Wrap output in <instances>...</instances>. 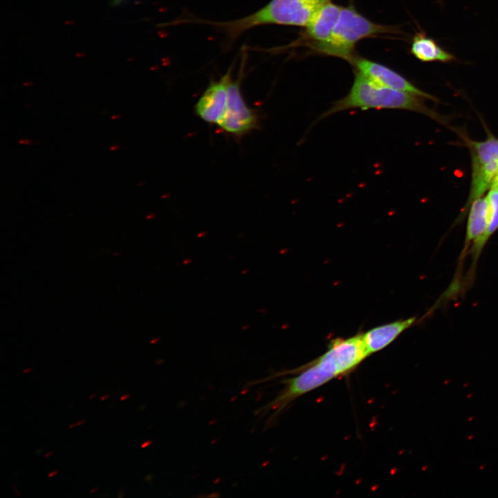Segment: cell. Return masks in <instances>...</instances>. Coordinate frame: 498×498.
I'll return each mask as SVG.
<instances>
[{"mask_svg": "<svg viewBox=\"0 0 498 498\" xmlns=\"http://www.w3.org/2000/svg\"><path fill=\"white\" fill-rule=\"evenodd\" d=\"M325 0H271L256 12L234 20L201 23L211 25L234 41L246 31L263 25L306 27Z\"/></svg>", "mask_w": 498, "mask_h": 498, "instance_id": "cell-2", "label": "cell"}, {"mask_svg": "<svg viewBox=\"0 0 498 498\" xmlns=\"http://www.w3.org/2000/svg\"><path fill=\"white\" fill-rule=\"evenodd\" d=\"M85 422H86L85 420H81V421H78V422L75 423V426H79V425H80L81 424H83V423H85Z\"/></svg>", "mask_w": 498, "mask_h": 498, "instance_id": "cell-16", "label": "cell"}, {"mask_svg": "<svg viewBox=\"0 0 498 498\" xmlns=\"http://www.w3.org/2000/svg\"><path fill=\"white\" fill-rule=\"evenodd\" d=\"M123 494H124V492H123V491H122V492H120V493H119V495H118V497H120H120H124V495H123Z\"/></svg>", "mask_w": 498, "mask_h": 498, "instance_id": "cell-25", "label": "cell"}, {"mask_svg": "<svg viewBox=\"0 0 498 498\" xmlns=\"http://www.w3.org/2000/svg\"><path fill=\"white\" fill-rule=\"evenodd\" d=\"M410 53L423 62L448 63L455 59L452 54L442 48L432 38L423 32L414 35Z\"/></svg>", "mask_w": 498, "mask_h": 498, "instance_id": "cell-11", "label": "cell"}, {"mask_svg": "<svg viewBox=\"0 0 498 498\" xmlns=\"http://www.w3.org/2000/svg\"><path fill=\"white\" fill-rule=\"evenodd\" d=\"M471 165L470 190L465 208V211L473 201L481 197L488 189L491 188L492 183L498 174V160L485 165L475 163H471Z\"/></svg>", "mask_w": 498, "mask_h": 498, "instance_id": "cell-12", "label": "cell"}, {"mask_svg": "<svg viewBox=\"0 0 498 498\" xmlns=\"http://www.w3.org/2000/svg\"><path fill=\"white\" fill-rule=\"evenodd\" d=\"M113 117H111V119H114V118H119V116H118V115H113Z\"/></svg>", "mask_w": 498, "mask_h": 498, "instance_id": "cell-28", "label": "cell"}, {"mask_svg": "<svg viewBox=\"0 0 498 498\" xmlns=\"http://www.w3.org/2000/svg\"><path fill=\"white\" fill-rule=\"evenodd\" d=\"M355 72L354 80L349 93L344 97L333 102L331 107L319 117L318 120L352 109H375L414 111L445 123L441 116L425 104V98L412 93L384 86Z\"/></svg>", "mask_w": 498, "mask_h": 498, "instance_id": "cell-1", "label": "cell"}, {"mask_svg": "<svg viewBox=\"0 0 498 498\" xmlns=\"http://www.w3.org/2000/svg\"><path fill=\"white\" fill-rule=\"evenodd\" d=\"M42 451H43V449H41V450H37L35 452V454H38V453L39 454Z\"/></svg>", "mask_w": 498, "mask_h": 498, "instance_id": "cell-27", "label": "cell"}, {"mask_svg": "<svg viewBox=\"0 0 498 498\" xmlns=\"http://www.w3.org/2000/svg\"><path fill=\"white\" fill-rule=\"evenodd\" d=\"M471 154V163L485 165L498 160V138L490 135L483 141L464 138Z\"/></svg>", "mask_w": 498, "mask_h": 498, "instance_id": "cell-13", "label": "cell"}, {"mask_svg": "<svg viewBox=\"0 0 498 498\" xmlns=\"http://www.w3.org/2000/svg\"><path fill=\"white\" fill-rule=\"evenodd\" d=\"M342 7L325 0L317 9L308 24L306 26L304 39L308 46L327 41L338 19Z\"/></svg>", "mask_w": 498, "mask_h": 498, "instance_id": "cell-9", "label": "cell"}, {"mask_svg": "<svg viewBox=\"0 0 498 498\" xmlns=\"http://www.w3.org/2000/svg\"><path fill=\"white\" fill-rule=\"evenodd\" d=\"M230 68L219 80L212 82L194 106V111L203 121L219 124L226 111L228 88L232 77Z\"/></svg>", "mask_w": 498, "mask_h": 498, "instance_id": "cell-7", "label": "cell"}, {"mask_svg": "<svg viewBox=\"0 0 498 498\" xmlns=\"http://www.w3.org/2000/svg\"><path fill=\"white\" fill-rule=\"evenodd\" d=\"M491 187L498 189V174L495 177Z\"/></svg>", "mask_w": 498, "mask_h": 498, "instance_id": "cell-15", "label": "cell"}, {"mask_svg": "<svg viewBox=\"0 0 498 498\" xmlns=\"http://www.w3.org/2000/svg\"><path fill=\"white\" fill-rule=\"evenodd\" d=\"M129 397V394H124V395H123V396H121L120 400H124L127 399Z\"/></svg>", "mask_w": 498, "mask_h": 498, "instance_id": "cell-18", "label": "cell"}, {"mask_svg": "<svg viewBox=\"0 0 498 498\" xmlns=\"http://www.w3.org/2000/svg\"><path fill=\"white\" fill-rule=\"evenodd\" d=\"M348 62L353 66L355 71L378 84L437 101L435 97L418 88L399 73L382 64L356 55Z\"/></svg>", "mask_w": 498, "mask_h": 498, "instance_id": "cell-6", "label": "cell"}, {"mask_svg": "<svg viewBox=\"0 0 498 498\" xmlns=\"http://www.w3.org/2000/svg\"><path fill=\"white\" fill-rule=\"evenodd\" d=\"M110 149H111V150H117L118 149V147L116 145V146L111 147Z\"/></svg>", "mask_w": 498, "mask_h": 498, "instance_id": "cell-24", "label": "cell"}, {"mask_svg": "<svg viewBox=\"0 0 498 498\" xmlns=\"http://www.w3.org/2000/svg\"><path fill=\"white\" fill-rule=\"evenodd\" d=\"M57 470L53 471V472H50V473L48 474V477H53L54 474H57Z\"/></svg>", "mask_w": 498, "mask_h": 498, "instance_id": "cell-19", "label": "cell"}, {"mask_svg": "<svg viewBox=\"0 0 498 498\" xmlns=\"http://www.w3.org/2000/svg\"><path fill=\"white\" fill-rule=\"evenodd\" d=\"M53 454V451L48 452H47V453L44 455V456H45L46 458H47L48 456L52 455Z\"/></svg>", "mask_w": 498, "mask_h": 498, "instance_id": "cell-22", "label": "cell"}, {"mask_svg": "<svg viewBox=\"0 0 498 498\" xmlns=\"http://www.w3.org/2000/svg\"><path fill=\"white\" fill-rule=\"evenodd\" d=\"M488 201L486 196L480 197L470 203L465 239L464 251L472 244L470 252L474 261L485 246L483 239L488 230Z\"/></svg>", "mask_w": 498, "mask_h": 498, "instance_id": "cell-8", "label": "cell"}, {"mask_svg": "<svg viewBox=\"0 0 498 498\" xmlns=\"http://www.w3.org/2000/svg\"><path fill=\"white\" fill-rule=\"evenodd\" d=\"M393 26L374 23L360 14L353 6L342 7L330 38L308 46L320 53L349 61L356 44L361 39L381 34L398 33Z\"/></svg>", "mask_w": 498, "mask_h": 498, "instance_id": "cell-3", "label": "cell"}, {"mask_svg": "<svg viewBox=\"0 0 498 498\" xmlns=\"http://www.w3.org/2000/svg\"><path fill=\"white\" fill-rule=\"evenodd\" d=\"M98 487L93 488L92 490H90L89 493L91 494V493L94 492L95 490H98Z\"/></svg>", "mask_w": 498, "mask_h": 498, "instance_id": "cell-23", "label": "cell"}, {"mask_svg": "<svg viewBox=\"0 0 498 498\" xmlns=\"http://www.w3.org/2000/svg\"><path fill=\"white\" fill-rule=\"evenodd\" d=\"M96 395H97V393L93 394H91L90 396H89V398L91 399V398L96 396Z\"/></svg>", "mask_w": 498, "mask_h": 498, "instance_id": "cell-26", "label": "cell"}, {"mask_svg": "<svg viewBox=\"0 0 498 498\" xmlns=\"http://www.w3.org/2000/svg\"><path fill=\"white\" fill-rule=\"evenodd\" d=\"M33 368L32 367H28V368H26V369H25L23 371V373H24V374H26V373H28V372H30V371L33 370Z\"/></svg>", "mask_w": 498, "mask_h": 498, "instance_id": "cell-17", "label": "cell"}, {"mask_svg": "<svg viewBox=\"0 0 498 498\" xmlns=\"http://www.w3.org/2000/svg\"><path fill=\"white\" fill-rule=\"evenodd\" d=\"M486 199L488 203L489 223L483 239L484 245L498 229V189L491 187Z\"/></svg>", "mask_w": 498, "mask_h": 498, "instance_id": "cell-14", "label": "cell"}, {"mask_svg": "<svg viewBox=\"0 0 498 498\" xmlns=\"http://www.w3.org/2000/svg\"><path fill=\"white\" fill-rule=\"evenodd\" d=\"M109 397V394L104 395V396H102L100 398V400H105V399L108 398Z\"/></svg>", "mask_w": 498, "mask_h": 498, "instance_id": "cell-20", "label": "cell"}, {"mask_svg": "<svg viewBox=\"0 0 498 498\" xmlns=\"http://www.w3.org/2000/svg\"><path fill=\"white\" fill-rule=\"evenodd\" d=\"M241 71L238 77H232L228 84V101L225 116L219 126L226 133L241 137L259 127V118L257 111L246 102L241 91Z\"/></svg>", "mask_w": 498, "mask_h": 498, "instance_id": "cell-5", "label": "cell"}, {"mask_svg": "<svg viewBox=\"0 0 498 498\" xmlns=\"http://www.w3.org/2000/svg\"><path fill=\"white\" fill-rule=\"evenodd\" d=\"M290 373L298 375L282 381L284 387L277 396L255 412L259 418L269 415L266 427L294 400L338 378L333 366L320 356L306 366L285 372L286 374Z\"/></svg>", "mask_w": 498, "mask_h": 498, "instance_id": "cell-4", "label": "cell"}, {"mask_svg": "<svg viewBox=\"0 0 498 498\" xmlns=\"http://www.w3.org/2000/svg\"><path fill=\"white\" fill-rule=\"evenodd\" d=\"M415 320V317L397 320L375 327L363 333V340L369 356L388 346L401 333L410 327Z\"/></svg>", "mask_w": 498, "mask_h": 498, "instance_id": "cell-10", "label": "cell"}, {"mask_svg": "<svg viewBox=\"0 0 498 498\" xmlns=\"http://www.w3.org/2000/svg\"><path fill=\"white\" fill-rule=\"evenodd\" d=\"M74 426H75V423L71 424L68 426V428L71 429V428L73 427Z\"/></svg>", "mask_w": 498, "mask_h": 498, "instance_id": "cell-29", "label": "cell"}, {"mask_svg": "<svg viewBox=\"0 0 498 498\" xmlns=\"http://www.w3.org/2000/svg\"><path fill=\"white\" fill-rule=\"evenodd\" d=\"M12 486L13 489L15 490V492H16V494H17L19 497H21V495L18 492V491H17V490H16V488H16V487H15V485L13 483Z\"/></svg>", "mask_w": 498, "mask_h": 498, "instance_id": "cell-21", "label": "cell"}]
</instances>
